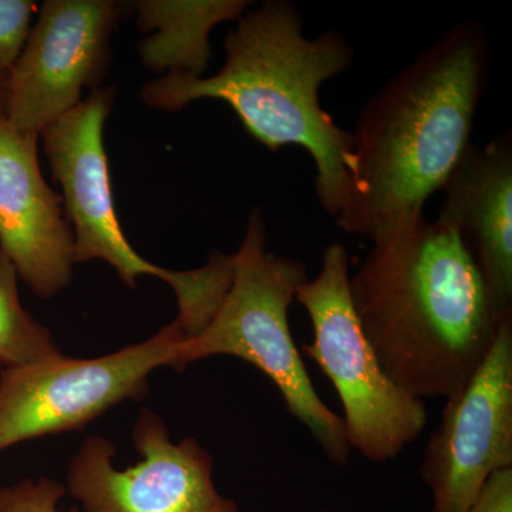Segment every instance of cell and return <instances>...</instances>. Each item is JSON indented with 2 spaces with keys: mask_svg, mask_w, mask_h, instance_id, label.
I'll return each instance as SVG.
<instances>
[{
  "mask_svg": "<svg viewBox=\"0 0 512 512\" xmlns=\"http://www.w3.org/2000/svg\"><path fill=\"white\" fill-rule=\"evenodd\" d=\"M224 49V66L214 76L167 73L148 82L141 99L163 111L198 100L224 101L271 153L303 148L316 167L320 207L338 217L349 198L353 137L320 106L319 90L352 66L348 40L333 29L308 37L291 2L266 0L237 20Z\"/></svg>",
  "mask_w": 512,
  "mask_h": 512,
  "instance_id": "obj_3",
  "label": "cell"
},
{
  "mask_svg": "<svg viewBox=\"0 0 512 512\" xmlns=\"http://www.w3.org/2000/svg\"><path fill=\"white\" fill-rule=\"evenodd\" d=\"M114 100V87H99L40 134L53 177L62 187L73 231L74 261L107 262L133 289L138 276H157L177 296L174 323L185 338H191L210 323L224 302L234 281L235 256L214 251L201 268L173 271L134 251L114 207L104 147V124Z\"/></svg>",
  "mask_w": 512,
  "mask_h": 512,
  "instance_id": "obj_5",
  "label": "cell"
},
{
  "mask_svg": "<svg viewBox=\"0 0 512 512\" xmlns=\"http://www.w3.org/2000/svg\"><path fill=\"white\" fill-rule=\"evenodd\" d=\"M39 6L32 0H0V69L9 72L30 33Z\"/></svg>",
  "mask_w": 512,
  "mask_h": 512,
  "instance_id": "obj_16",
  "label": "cell"
},
{
  "mask_svg": "<svg viewBox=\"0 0 512 512\" xmlns=\"http://www.w3.org/2000/svg\"><path fill=\"white\" fill-rule=\"evenodd\" d=\"M439 217L456 229L495 309L512 313V134L471 144L444 184Z\"/></svg>",
  "mask_w": 512,
  "mask_h": 512,
  "instance_id": "obj_12",
  "label": "cell"
},
{
  "mask_svg": "<svg viewBox=\"0 0 512 512\" xmlns=\"http://www.w3.org/2000/svg\"><path fill=\"white\" fill-rule=\"evenodd\" d=\"M248 0H140L134 3L137 28L147 33L138 46L141 64L154 73L202 77L212 59L211 33L218 25L238 20Z\"/></svg>",
  "mask_w": 512,
  "mask_h": 512,
  "instance_id": "obj_13",
  "label": "cell"
},
{
  "mask_svg": "<svg viewBox=\"0 0 512 512\" xmlns=\"http://www.w3.org/2000/svg\"><path fill=\"white\" fill-rule=\"evenodd\" d=\"M357 319L386 375L416 399H450L493 348L501 315L456 229H400L350 275Z\"/></svg>",
  "mask_w": 512,
  "mask_h": 512,
  "instance_id": "obj_2",
  "label": "cell"
},
{
  "mask_svg": "<svg viewBox=\"0 0 512 512\" xmlns=\"http://www.w3.org/2000/svg\"><path fill=\"white\" fill-rule=\"evenodd\" d=\"M512 468V316L470 380L446 400L420 477L430 512H468L493 474Z\"/></svg>",
  "mask_w": 512,
  "mask_h": 512,
  "instance_id": "obj_10",
  "label": "cell"
},
{
  "mask_svg": "<svg viewBox=\"0 0 512 512\" xmlns=\"http://www.w3.org/2000/svg\"><path fill=\"white\" fill-rule=\"evenodd\" d=\"M6 84H8V72L0 69V114L5 111Z\"/></svg>",
  "mask_w": 512,
  "mask_h": 512,
  "instance_id": "obj_18",
  "label": "cell"
},
{
  "mask_svg": "<svg viewBox=\"0 0 512 512\" xmlns=\"http://www.w3.org/2000/svg\"><path fill=\"white\" fill-rule=\"evenodd\" d=\"M468 512H512V468L493 474Z\"/></svg>",
  "mask_w": 512,
  "mask_h": 512,
  "instance_id": "obj_17",
  "label": "cell"
},
{
  "mask_svg": "<svg viewBox=\"0 0 512 512\" xmlns=\"http://www.w3.org/2000/svg\"><path fill=\"white\" fill-rule=\"evenodd\" d=\"M0 252L30 291L50 299L72 282L74 238L62 197L46 184L37 137L0 114Z\"/></svg>",
  "mask_w": 512,
  "mask_h": 512,
  "instance_id": "obj_11",
  "label": "cell"
},
{
  "mask_svg": "<svg viewBox=\"0 0 512 512\" xmlns=\"http://www.w3.org/2000/svg\"><path fill=\"white\" fill-rule=\"evenodd\" d=\"M133 443L141 460L117 470L111 440L83 441L70 461L67 490L84 512H239L215 487L211 454L191 437L174 443L153 410L141 409Z\"/></svg>",
  "mask_w": 512,
  "mask_h": 512,
  "instance_id": "obj_8",
  "label": "cell"
},
{
  "mask_svg": "<svg viewBox=\"0 0 512 512\" xmlns=\"http://www.w3.org/2000/svg\"><path fill=\"white\" fill-rule=\"evenodd\" d=\"M18 272L0 252V369L63 356L50 330L20 302Z\"/></svg>",
  "mask_w": 512,
  "mask_h": 512,
  "instance_id": "obj_14",
  "label": "cell"
},
{
  "mask_svg": "<svg viewBox=\"0 0 512 512\" xmlns=\"http://www.w3.org/2000/svg\"><path fill=\"white\" fill-rule=\"evenodd\" d=\"M66 487L52 478H26L0 488V512H79V508L60 510Z\"/></svg>",
  "mask_w": 512,
  "mask_h": 512,
  "instance_id": "obj_15",
  "label": "cell"
},
{
  "mask_svg": "<svg viewBox=\"0 0 512 512\" xmlns=\"http://www.w3.org/2000/svg\"><path fill=\"white\" fill-rule=\"evenodd\" d=\"M490 52L483 26L463 20L366 101L352 131L340 229L376 244L424 217L426 202L473 144Z\"/></svg>",
  "mask_w": 512,
  "mask_h": 512,
  "instance_id": "obj_1",
  "label": "cell"
},
{
  "mask_svg": "<svg viewBox=\"0 0 512 512\" xmlns=\"http://www.w3.org/2000/svg\"><path fill=\"white\" fill-rule=\"evenodd\" d=\"M296 301L312 322L313 342L303 345L342 402L350 448L366 460H394L426 429V402L400 389L384 372L366 339L350 296V255L333 242L319 274L299 286Z\"/></svg>",
  "mask_w": 512,
  "mask_h": 512,
  "instance_id": "obj_6",
  "label": "cell"
},
{
  "mask_svg": "<svg viewBox=\"0 0 512 512\" xmlns=\"http://www.w3.org/2000/svg\"><path fill=\"white\" fill-rule=\"evenodd\" d=\"M234 281L207 326L181 340L174 370L212 356H234L251 363L272 383L286 409L308 429L323 453L346 466L350 448L342 417L320 399L289 325V308L308 281L303 262L266 248V228L259 208L249 214L235 252Z\"/></svg>",
  "mask_w": 512,
  "mask_h": 512,
  "instance_id": "obj_4",
  "label": "cell"
},
{
  "mask_svg": "<svg viewBox=\"0 0 512 512\" xmlns=\"http://www.w3.org/2000/svg\"><path fill=\"white\" fill-rule=\"evenodd\" d=\"M123 6L113 0H46L8 72L3 116L25 136L47 127L99 89Z\"/></svg>",
  "mask_w": 512,
  "mask_h": 512,
  "instance_id": "obj_9",
  "label": "cell"
},
{
  "mask_svg": "<svg viewBox=\"0 0 512 512\" xmlns=\"http://www.w3.org/2000/svg\"><path fill=\"white\" fill-rule=\"evenodd\" d=\"M316 512H332V511H329V510H319V511H316Z\"/></svg>",
  "mask_w": 512,
  "mask_h": 512,
  "instance_id": "obj_19",
  "label": "cell"
},
{
  "mask_svg": "<svg viewBox=\"0 0 512 512\" xmlns=\"http://www.w3.org/2000/svg\"><path fill=\"white\" fill-rule=\"evenodd\" d=\"M183 339L171 322L153 338L96 359L63 355L0 369V453L23 441L83 429L117 404L144 399L151 373L174 369Z\"/></svg>",
  "mask_w": 512,
  "mask_h": 512,
  "instance_id": "obj_7",
  "label": "cell"
}]
</instances>
